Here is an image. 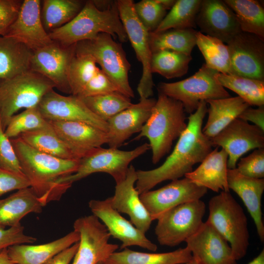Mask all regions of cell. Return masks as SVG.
Returning <instances> with one entry per match:
<instances>
[{
    "label": "cell",
    "mask_w": 264,
    "mask_h": 264,
    "mask_svg": "<svg viewBox=\"0 0 264 264\" xmlns=\"http://www.w3.org/2000/svg\"><path fill=\"white\" fill-rule=\"evenodd\" d=\"M209 223L229 244L238 261L246 254L249 245L248 221L241 205L230 192L221 191L208 203Z\"/></svg>",
    "instance_id": "5b68a950"
},
{
    "label": "cell",
    "mask_w": 264,
    "mask_h": 264,
    "mask_svg": "<svg viewBox=\"0 0 264 264\" xmlns=\"http://www.w3.org/2000/svg\"><path fill=\"white\" fill-rule=\"evenodd\" d=\"M51 127L49 121L41 114L37 107L25 109L14 115L10 119L4 132L9 138L19 137L21 134L32 131Z\"/></svg>",
    "instance_id": "b9f144b4"
},
{
    "label": "cell",
    "mask_w": 264,
    "mask_h": 264,
    "mask_svg": "<svg viewBox=\"0 0 264 264\" xmlns=\"http://www.w3.org/2000/svg\"><path fill=\"white\" fill-rule=\"evenodd\" d=\"M79 240V233L73 230L59 239L45 244L12 245L7 248V253L14 264H45Z\"/></svg>",
    "instance_id": "4316f807"
},
{
    "label": "cell",
    "mask_w": 264,
    "mask_h": 264,
    "mask_svg": "<svg viewBox=\"0 0 264 264\" xmlns=\"http://www.w3.org/2000/svg\"><path fill=\"white\" fill-rule=\"evenodd\" d=\"M156 99H139L136 104L118 113L107 121V144L118 148L133 134L140 132L149 118Z\"/></svg>",
    "instance_id": "7402d4cb"
},
{
    "label": "cell",
    "mask_w": 264,
    "mask_h": 264,
    "mask_svg": "<svg viewBox=\"0 0 264 264\" xmlns=\"http://www.w3.org/2000/svg\"><path fill=\"white\" fill-rule=\"evenodd\" d=\"M10 141L22 173L43 206L59 200L70 187L59 185V180L75 173L80 159H65L44 153L20 137L11 138Z\"/></svg>",
    "instance_id": "7a4b0ae2"
},
{
    "label": "cell",
    "mask_w": 264,
    "mask_h": 264,
    "mask_svg": "<svg viewBox=\"0 0 264 264\" xmlns=\"http://www.w3.org/2000/svg\"><path fill=\"white\" fill-rule=\"evenodd\" d=\"M99 68L90 56L75 54L67 71V80L71 95L77 96Z\"/></svg>",
    "instance_id": "60d3db41"
},
{
    "label": "cell",
    "mask_w": 264,
    "mask_h": 264,
    "mask_svg": "<svg viewBox=\"0 0 264 264\" xmlns=\"http://www.w3.org/2000/svg\"><path fill=\"white\" fill-rule=\"evenodd\" d=\"M196 23L200 32L226 44L242 32L235 13L221 0H202Z\"/></svg>",
    "instance_id": "44dd1931"
},
{
    "label": "cell",
    "mask_w": 264,
    "mask_h": 264,
    "mask_svg": "<svg viewBox=\"0 0 264 264\" xmlns=\"http://www.w3.org/2000/svg\"><path fill=\"white\" fill-rule=\"evenodd\" d=\"M40 0H24L15 21L3 36L13 38L32 51L53 42L41 19Z\"/></svg>",
    "instance_id": "ffe728a7"
},
{
    "label": "cell",
    "mask_w": 264,
    "mask_h": 264,
    "mask_svg": "<svg viewBox=\"0 0 264 264\" xmlns=\"http://www.w3.org/2000/svg\"><path fill=\"white\" fill-rule=\"evenodd\" d=\"M88 206L93 215L101 220L110 236L121 242V249L138 246L154 252L157 250V245L145 233L112 207L110 198L104 200L92 199L89 201Z\"/></svg>",
    "instance_id": "ac0fdd59"
},
{
    "label": "cell",
    "mask_w": 264,
    "mask_h": 264,
    "mask_svg": "<svg viewBox=\"0 0 264 264\" xmlns=\"http://www.w3.org/2000/svg\"><path fill=\"white\" fill-rule=\"evenodd\" d=\"M0 167L22 173L21 166L11 142L2 129L0 118Z\"/></svg>",
    "instance_id": "bcb514c9"
},
{
    "label": "cell",
    "mask_w": 264,
    "mask_h": 264,
    "mask_svg": "<svg viewBox=\"0 0 264 264\" xmlns=\"http://www.w3.org/2000/svg\"><path fill=\"white\" fill-rule=\"evenodd\" d=\"M192 260V254L186 247L159 253L137 252L126 248L113 252L104 262L105 264H187Z\"/></svg>",
    "instance_id": "4dcf8cb0"
},
{
    "label": "cell",
    "mask_w": 264,
    "mask_h": 264,
    "mask_svg": "<svg viewBox=\"0 0 264 264\" xmlns=\"http://www.w3.org/2000/svg\"><path fill=\"white\" fill-rule=\"evenodd\" d=\"M206 211L200 199L187 202L166 211L157 219L154 232L159 243L174 247L185 242L202 223Z\"/></svg>",
    "instance_id": "30bf717a"
},
{
    "label": "cell",
    "mask_w": 264,
    "mask_h": 264,
    "mask_svg": "<svg viewBox=\"0 0 264 264\" xmlns=\"http://www.w3.org/2000/svg\"><path fill=\"white\" fill-rule=\"evenodd\" d=\"M30 187V184L22 173L10 171L0 167V197L9 192Z\"/></svg>",
    "instance_id": "c3c4849f"
},
{
    "label": "cell",
    "mask_w": 264,
    "mask_h": 264,
    "mask_svg": "<svg viewBox=\"0 0 264 264\" xmlns=\"http://www.w3.org/2000/svg\"><path fill=\"white\" fill-rule=\"evenodd\" d=\"M150 149L145 143L133 150L123 151L118 148H96L80 159L76 172L59 180L61 186H71L75 181L95 173L110 175L116 184L126 177L130 163Z\"/></svg>",
    "instance_id": "9c48e42d"
},
{
    "label": "cell",
    "mask_w": 264,
    "mask_h": 264,
    "mask_svg": "<svg viewBox=\"0 0 264 264\" xmlns=\"http://www.w3.org/2000/svg\"><path fill=\"white\" fill-rule=\"evenodd\" d=\"M22 1L0 0V36H3L15 21Z\"/></svg>",
    "instance_id": "681fc988"
},
{
    "label": "cell",
    "mask_w": 264,
    "mask_h": 264,
    "mask_svg": "<svg viewBox=\"0 0 264 264\" xmlns=\"http://www.w3.org/2000/svg\"><path fill=\"white\" fill-rule=\"evenodd\" d=\"M75 44L64 46L53 41L33 51L30 70L47 78L59 90L71 94L67 71L75 55Z\"/></svg>",
    "instance_id": "2e32d148"
},
{
    "label": "cell",
    "mask_w": 264,
    "mask_h": 264,
    "mask_svg": "<svg viewBox=\"0 0 264 264\" xmlns=\"http://www.w3.org/2000/svg\"><path fill=\"white\" fill-rule=\"evenodd\" d=\"M58 136L81 159L96 148L107 144V132L88 123L48 121Z\"/></svg>",
    "instance_id": "cb8c5ba5"
},
{
    "label": "cell",
    "mask_w": 264,
    "mask_h": 264,
    "mask_svg": "<svg viewBox=\"0 0 264 264\" xmlns=\"http://www.w3.org/2000/svg\"><path fill=\"white\" fill-rule=\"evenodd\" d=\"M102 33L126 42L128 37L120 18L116 0L105 9L98 8L93 0H88L69 22L48 33L50 39L64 46L91 40Z\"/></svg>",
    "instance_id": "3957f363"
},
{
    "label": "cell",
    "mask_w": 264,
    "mask_h": 264,
    "mask_svg": "<svg viewBox=\"0 0 264 264\" xmlns=\"http://www.w3.org/2000/svg\"><path fill=\"white\" fill-rule=\"evenodd\" d=\"M79 98L91 111L107 122L132 104L130 98L118 91Z\"/></svg>",
    "instance_id": "ab89813d"
},
{
    "label": "cell",
    "mask_w": 264,
    "mask_h": 264,
    "mask_svg": "<svg viewBox=\"0 0 264 264\" xmlns=\"http://www.w3.org/2000/svg\"><path fill=\"white\" fill-rule=\"evenodd\" d=\"M196 45L205 60L206 65L219 73L231 74L227 45L220 40L197 31Z\"/></svg>",
    "instance_id": "8d00e7d4"
},
{
    "label": "cell",
    "mask_w": 264,
    "mask_h": 264,
    "mask_svg": "<svg viewBox=\"0 0 264 264\" xmlns=\"http://www.w3.org/2000/svg\"><path fill=\"white\" fill-rule=\"evenodd\" d=\"M7 249H4L0 253V264H14L8 255Z\"/></svg>",
    "instance_id": "f5cc1de1"
},
{
    "label": "cell",
    "mask_w": 264,
    "mask_h": 264,
    "mask_svg": "<svg viewBox=\"0 0 264 264\" xmlns=\"http://www.w3.org/2000/svg\"><path fill=\"white\" fill-rule=\"evenodd\" d=\"M218 73L203 64L198 71L186 79L159 83L157 90L159 93L180 102L185 112L190 114L198 109L201 101L230 97L217 80Z\"/></svg>",
    "instance_id": "ba28073f"
},
{
    "label": "cell",
    "mask_w": 264,
    "mask_h": 264,
    "mask_svg": "<svg viewBox=\"0 0 264 264\" xmlns=\"http://www.w3.org/2000/svg\"><path fill=\"white\" fill-rule=\"evenodd\" d=\"M85 2L79 0H44L41 19L48 33L71 21L81 10Z\"/></svg>",
    "instance_id": "d6a6232c"
},
{
    "label": "cell",
    "mask_w": 264,
    "mask_h": 264,
    "mask_svg": "<svg viewBox=\"0 0 264 264\" xmlns=\"http://www.w3.org/2000/svg\"><path fill=\"white\" fill-rule=\"evenodd\" d=\"M116 2L128 40L137 60L142 65V74L137 88L140 99L150 98L154 94V83L151 70L152 52L149 43V32L138 19L133 0H118Z\"/></svg>",
    "instance_id": "8fae6325"
},
{
    "label": "cell",
    "mask_w": 264,
    "mask_h": 264,
    "mask_svg": "<svg viewBox=\"0 0 264 264\" xmlns=\"http://www.w3.org/2000/svg\"><path fill=\"white\" fill-rule=\"evenodd\" d=\"M213 147H220L227 154V167L235 169L241 156L251 150L264 148V131L236 118L211 139Z\"/></svg>",
    "instance_id": "9a60e30c"
},
{
    "label": "cell",
    "mask_w": 264,
    "mask_h": 264,
    "mask_svg": "<svg viewBox=\"0 0 264 264\" xmlns=\"http://www.w3.org/2000/svg\"><path fill=\"white\" fill-rule=\"evenodd\" d=\"M231 75L264 81V40L241 32L227 44Z\"/></svg>",
    "instance_id": "4fadbf2b"
},
{
    "label": "cell",
    "mask_w": 264,
    "mask_h": 264,
    "mask_svg": "<svg viewBox=\"0 0 264 264\" xmlns=\"http://www.w3.org/2000/svg\"><path fill=\"white\" fill-rule=\"evenodd\" d=\"M209 105L207 122L203 133L211 139L227 127L250 106L239 96L206 101Z\"/></svg>",
    "instance_id": "f1b7e54d"
},
{
    "label": "cell",
    "mask_w": 264,
    "mask_h": 264,
    "mask_svg": "<svg viewBox=\"0 0 264 264\" xmlns=\"http://www.w3.org/2000/svg\"><path fill=\"white\" fill-rule=\"evenodd\" d=\"M194 29H170L160 32H149V43L152 53L162 50H171L191 55L196 45Z\"/></svg>",
    "instance_id": "1f68e13d"
},
{
    "label": "cell",
    "mask_w": 264,
    "mask_h": 264,
    "mask_svg": "<svg viewBox=\"0 0 264 264\" xmlns=\"http://www.w3.org/2000/svg\"><path fill=\"white\" fill-rule=\"evenodd\" d=\"M54 88L51 81L31 70L0 80V118L4 131L17 111L37 107L44 96Z\"/></svg>",
    "instance_id": "8992f818"
},
{
    "label": "cell",
    "mask_w": 264,
    "mask_h": 264,
    "mask_svg": "<svg viewBox=\"0 0 264 264\" xmlns=\"http://www.w3.org/2000/svg\"><path fill=\"white\" fill-rule=\"evenodd\" d=\"M19 137L28 145L44 153L65 159L80 160L58 136L52 126L27 132Z\"/></svg>",
    "instance_id": "e575fe53"
},
{
    "label": "cell",
    "mask_w": 264,
    "mask_h": 264,
    "mask_svg": "<svg viewBox=\"0 0 264 264\" xmlns=\"http://www.w3.org/2000/svg\"><path fill=\"white\" fill-rule=\"evenodd\" d=\"M191 55L171 50H162L152 53L151 70L167 79L180 77L186 74Z\"/></svg>",
    "instance_id": "74e56055"
},
{
    "label": "cell",
    "mask_w": 264,
    "mask_h": 264,
    "mask_svg": "<svg viewBox=\"0 0 264 264\" xmlns=\"http://www.w3.org/2000/svg\"><path fill=\"white\" fill-rule=\"evenodd\" d=\"M97 264H105L104 261H101L98 263Z\"/></svg>",
    "instance_id": "6f0895ef"
},
{
    "label": "cell",
    "mask_w": 264,
    "mask_h": 264,
    "mask_svg": "<svg viewBox=\"0 0 264 264\" xmlns=\"http://www.w3.org/2000/svg\"><path fill=\"white\" fill-rule=\"evenodd\" d=\"M176 0H158L159 2L167 10H170L175 4Z\"/></svg>",
    "instance_id": "11a10c76"
},
{
    "label": "cell",
    "mask_w": 264,
    "mask_h": 264,
    "mask_svg": "<svg viewBox=\"0 0 264 264\" xmlns=\"http://www.w3.org/2000/svg\"><path fill=\"white\" fill-rule=\"evenodd\" d=\"M44 207L30 187L18 190L0 199V226L14 227L30 213H39Z\"/></svg>",
    "instance_id": "83f0119b"
},
{
    "label": "cell",
    "mask_w": 264,
    "mask_h": 264,
    "mask_svg": "<svg viewBox=\"0 0 264 264\" xmlns=\"http://www.w3.org/2000/svg\"><path fill=\"white\" fill-rule=\"evenodd\" d=\"M229 190L241 198L255 223L258 235L264 241V225L262 211V198L264 191V179L255 178L241 174L236 168L228 169Z\"/></svg>",
    "instance_id": "d4e9b609"
},
{
    "label": "cell",
    "mask_w": 264,
    "mask_h": 264,
    "mask_svg": "<svg viewBox=\"0 0 264 264\" xmlns=\"http://www.w3.org/2000/svg\"><path fill=\"white\" fill-rule=\"evenodd\" d=\"M136 15L149 32L154 31L167 14L158 0H142L134 3Z\"/></svg>",
    "instance_id": "7bdbcfd3"
},
{
    "label": "cell",
    "mask_w": 264,
    "mask_h": 264,
    "mask_svg": "<svg viewBox=\"0 0 264 264\" xmlns=\"http://www.w3.org/2000/svg\"><path fill=\"white\" fill-rule=\"evenodd\" d=\"M185 242L198 264H237L229 244L206 221Z\"/></svg>",
    "instance_id": "d6986e66"
},
{
    "label": "cell",
    "mask_w": 264,
    "mask_h": 264,
    "mask_svg": "<svg viewBox=\"0 0 264 264\" xmlns=\"http://www.w3.org/2000/svg\"><path fill=\"white\" fill-rule=\"evenodd\" d=\"M79 246V242L60 252L45 264H69L73 259Z\"/></svg>",
    "instance_id": "816d5d0a"
},
{
    "label": "cell",
    "mask_w": 264,
    "mask_h": 264,
    "mask_svg": "<svg viewBox=\"0 0 264 264\" xmlns=\"http://www.w3.org/2000/svg\"><path fill=\"white\" fill-rule=\"evenodd\" d=\"M137 179L136 171L133 166L130 165L125 178L116 184L114 194L110 198L112 207L120 213L128 215L132 223L145 234L153 220L135 188Z\"/></svg>",
    "instance_id": "603a6c76"
},
{
    "label": "cell",
    "mask_w": 264,
    "mask_h": 264,
    "mask_svg": "<svg viewBox=\"0 0 264 264\" xmlns=\"http://www.w3.org/2000/svg\"><path fill=\"white\" fill-rule=\"evenodd\" d=\"M236 168L244 176L264 178V148L255 149L247 156L240 159Z\"/></svg>",
    "instance_id": "ee69618b"
},
{
    "label": "cell",
    "mask_w": 264,
    "mask_h": 264,
    "mask_svg": "<svg viewBox=\"0 0 264 264\" xmlns=\"http://www.w3.org/2000/svg\"><path fill=\"white\" fill-rule=\"evenodd\" d=\"M182 103L159 93L151 114L134 140L146 137L152 150V161L157 163L171 150L187 126Z\"/></svg>",
    "instance_id": "277c9868"
},
{
    "label": "cell",
    "mask_w": 264,
    "mask_h": 264,
    "mask_svg": "<svg viewBox=\"0 0 264 264\" xmlns=\"http://www.w3.org/2000/svg\"><path fill=\"white\" fill-rule=\"evenodd\" d=\"M247 264H264V250L263 249L256 257Z\"/></svg>",
    "instance_id": "db71d44e"
},
{
    "label": "cell",
    "mask_w": 264,
    "mask_h": 264,
    "mask_svg": "<svg viewBox=\"0 0 264 264\" xmlns=\"http://www.w3.org/2000/svg\"><path fill=\"white\" fill-rule=\"evenodd\" d=\"M76 55H88L101 66L118 92L131 98L134 97L130 86L129 72L131 64L122 45L110 34L102 33L91 40L75 44Z\"/></svg>",
    "instance_id": "52a82bcc"
},
{
    "label": "cell",
    "mask_w": 264,
    "mask_h": 264,
    "mask_svg": "<svg viewBox=\"0 0 264 264\" xmlns=\"http://www.w3.org/2000/svg\"><path fill=\"white\" fill-rule=\"evenodd\" d=\"M22 225L6 229L0 226V253L6 248L15 244L33 243L37 239L23 232Z\"/></svg>",
    "instance_id": "7dc6e473"
},
{
    "label": "cell",
    "mask_w": 264,
    "mask_h": 264,
    "mask_svg": "<svg viewBox=\"0 0 264 264\" xmlns=\"http://www.w3.org/2000/svg\"><path fill=\"white\" fill-rule=\"evenodd\" d=\"M202 0H176L157 29V32L170 29H194Z\"/></svg>",
    "instance_id": "f35d334b"
},
{
    "label": "cell",
    "mask_w": 264,
    "mask_h": 264,
    "mask_svg": "<svg viewBox=\"0 0 264 264\" xmlns=\"http://www.w3.org/2000/svg\"><path fill=\"white\" fill-rule=\"evenodd\" d=\"M207 109L206 101H200L198 109L188 117L187 128L178 138L171 154L160 166L150 170L136 171L135 187L139 194L163 181L185 176L213 150L211 139L202 131Z\"/></svg>",
    "instance_id": "6da1fadb"
},
{
    "label": "cell",
    "mask_w": 264,
    "mask_h": 264,
    "mask_svg": "<svg viewBox=\"0 0 264 264\" xmlns=\"http://www.w3.org/2000/svg\"><path fill=\"white\" fill-rule=\"evenodd\" d=\"M235 13L242 31L264 40V9L255 0H224Z\"/></svg>",
    "instance_id": "836d02e7"
},
{
    "label": "cell",
    "mask_w": 264,
    "mask_h": 264,
    "mask_svg": "<svg viewBox=\"0 0 264 264\" xmlns=\"http://www.w3.org/2000/svg\"><path fill=\"white\" fill-rule=\"evenodd\" d=\"M250 107L243 110L238 118L248 122L250 121L264 131V106L258 107L257 108Z\"/></svg>",
    "instance_id": "f907efd6"
},
{
    "label": "cell",
    "mask_w": 264,
    "mask_h": 264,
    "mask_svg": "<svg viewBox=\"0 0 264 264\" xmlns=\"http://www.w3.org/2000/svg\"><path fill=\"white\" fill-rule=\"evenodd\" d=\"M187 264H198L196 262H195L192 259V260L190 262L188 263Z\"/></svg>",
    "instance_id": "9f6ffc18"
},
{
    "label": "cell",
    "mask_w": 264,
    "mask_h": 264,
    "mask_svg": "<svg viewBox=\"0 0 264 264\" xmlns=\"http://www.w3.org/2000/svg\"><path fill=\"white\" fill-rule=\"evenodd\" d=\"M32 53L31 49L16 40L0 36V80L30 70Z\"/></svg>",
    "instance_id": "f546056e"
},
{
    "label": "cell",
    "mask_w": 264,
    "mask_h": 264,
    "mask_svg": "<svg viewBox=\"0 0 264 264\" xmlns=\"http://www.w3.org/2000/svg\"><path fill=\"white\" fill-rule=\"evenodd\" d=\"M37 108L48 121L81 122L108 132L107 122L91 111L77 96L63 95L53 89L44 96Z\"/></svg>",
    "instance_id": "e0dca14e"
},
{
    "label": "cell",
    "mask_w": 264,
    "mask_h": 264,
    "mask_svg": "<svg viewBox=\"0 0 264 264\" xmlns=\"http://www.w3.org/2000/svg\"><path fill=\"white\" fill-rule=\"evenodd\" d=\"M216 78L223 88L235 92L250 106H264V81L219 72Z\"/></svg>",
    "instance_id": "d590c367"
},
{
    "label": "cell",
    "mask_w": 264,
    "mask_h": 264,
    "mask_svg": "<svg viewBox=\"0 0 264 264\" xmlns=\"http://www.w3.org/2000/svg\"><path fill=\"white\" fill-rule=\"evenodd\" d=\"M114 91H118L116 87L109 77L99 68L77 96H91Z\"/></svg>",
    "instance_id": "f6af8a7d"
},
{
    "label": "cell",
    "mask_w": 264,
    "mask_h": 264,
    "mask_svg": "<svg viewBox=\"0 0 264 264\" xmlns=\"http://www.w3.org/2000/svg\"><path fill=\"white\" fill-rule=\"evenodd\" d=\"M73 228L79 233L80 240L72 264H97L105 261L118 248V244L109 242L110 233L93 215L77 219Z\"/></svg>",
    "instance_id": "7c38bea8"
},
{
    "label": "cell",
    "mask_w": 264,
    "mask_h": 264,
    "mask_svg": "<svg viewBox=\"0 0 264 264\" xmlns=\"http://www.w3.org/2000/svg\"><path fill=\"white\" fill-rule=\"evenodd\" d=\"M207 192V189L184 177L172 180L157 190L142 193L140 198L153 221L175 207L200 199Z\"/></svg>",
    "instance_id": "5bb4252c"
},
{
    "label": "cell",
    "mask_w": 264,
    "mask_h": 264,
    "mask_svg": "<svg viewBox=\"0 0 264 264\" xmlns=\"http://www.w3.org/2000/svg\"><path fill=\"white\" fill-rule=\"evenodd\" d=\"M228 156L222 149L216 147L200 162L194 171L186 174L188 178L198 186L219 193L230 192L227 181Z\"/></svg>",
    "instance_id": "484cf974"
}]
</instances>
